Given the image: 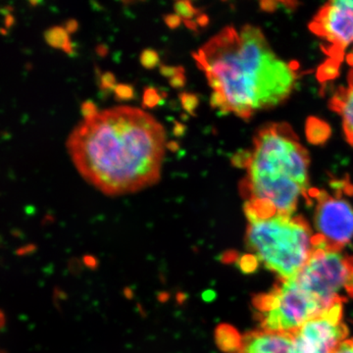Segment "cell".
I'll use <instances>...</instances> for the list:
<instances>
[{"mask_svg": "<svg viewBox=\"0 0 353 353\" xmlns=\"http://www.w3.org/2000/svg\"><path fill=\"white\" fill-rule=\"evenodd\" d=\"M166 134L153 116L131 106L97 112L70 134L79 173L106 196L132 194L161 176Z\"/></svg>", "mask_w": 353, "mask_h": 353, "instance_id": "6da1fadb", "label": "cell"}, {"mask_svg": "<svg viewBox=\"0 0 353 353\" xmlns=\"http://www.w3.org/2000/svg\"><path fill=\"white\" fill-rule=\"evenodd\" d=\"M194 58L212 88V108L243 120L289 99L297 80L296 67L280 59L252 25L224 28Z\"/></svg>", "mask_w": 353, "mask_h": 353, "instance_id": "7a4b0ae2", "label": "cell"}, {"mask_svg": "<svg viewBox=\"0 0 353 353\" xmlns=\"http://www.w3.org/2000/svg\"><path fill=\"white\" fill-rule=\"evenodd\" d=\"M234 160L246 169L240 190L248 221L294 216L301 199L311 203L310 157L289 125L261 128L252 152H241Z\"/></svg>", "mask_w": 353, "mask_h": 353, "instance_id": "3957f363", "label": "cell"}, {"mask_svg": "<svg viewBox=\"0 0 353 353\" xmlns=\"http://www.w3.org/2000/svg\"><path fill=\"white\" fill-rule=\"evenodd\" d=\"M245 243L252 256L281 280L296 276L315 250L307 222L294 215L248 221Z\"/></svg>", "mask_w": 353, "mask_h": 353, "instance_id": "277c9868", "label": "cell"}, {"mask_svg": "<svg viewBox=\"0 0 353 353\" xmlns=\"http://www.w3.org/2000/svg\"><path fill=\"white\" fill-rule=\"evenodd\" d=\"M260 328L273 333H294L325 309L297 280L296 276L281 280L266 294L253 299Z\"/></svg>", "mask_w": 353, "mask_h": 353, "instance_id": "5b68a950", "label": "cell"}, {"mask_svg": "<svg viewBox=\"0 0 353 353\" xmlns=\"http://www.w3.org/2000/svg\"><path fill=\"white\" fill-rule=\"evenodd\" d=\"M296 276L325 310L339 301L343 303L345 297H353V257L340 252L315 248Z\"/></svg>", "mask_w": 353, "mask_h": 353, "instance_id": "8992f818", "label": "cell"}, {"mask_svg": "<svg viewBox=\"0 0 353 353\" xmlns=\"http://www.w3.org/2000/svg\"><path fill=\"white\" fill-rule=\"evenodd\" d=\"M314 201L315 248L340 252L353 239V206L340 194L331 196L326 190L313 189Z\"/></svg>", "mask_w": 353, "mask_h": 353, "instance_id": "52a82bcc", "label": "cell"}, {"mask_svg": "<svg viewBox=\"0 0 353 353\" xmlns=\"http://www.w3.org/2000/svg\"><path fill=\"white\" fill-rule=\"evenodd\" d=\"M343 303L339 301L292 334L294 353H334L347 340Z\"/></svg>", "mask_w": 353, "mask_h": 353, "instance_id": "ba28073f", "label": "cell"}, {"mask_svg": "<svg viewBox=\"0 0 353 353\" xmlns=\"http://www.w3.org/2000/svg\"><path fill=\"white\" fill-rule=\"evenodd\" d=\"M310 28L330 44V54L338 59L353 44V1L340 0L325 4Z\"/></svg>", "mask_w": 353, "mask_h": 353, "instance_id": "9c48e42d", "label": "cell"}, {"mask_svg": "<svg viewBox=\"0 0 353 353\" xmlns=\"http://www.w3.org/2000/svg\"><path fill=\"white\" fill-rule=\"evenodd\" d=\"M234 353H294L290 334L250 332L241 336L240 347Z\"/></svg>", "mask_w": 353, "mask_h": 353, "instance_id": "30bf717a", "label": "cell"}, {"mask_svg": "<svg viewBox=\"0 0 353 353\" xmlns=\"http://www.w3.org/2000/svg\"><path fill=\"white\" fill-rule=\"evenodd\" d=\"M331 108L340 114L345 137L353 145V68L348 76L347 87L336 92L331 101Z\"/></svg>", "mask_w": 353, "mask_h": 353, "instance_id": "8fae6325", "label": "cell"}, {"mask_svg": "<svg viewBox=\"0 0 353 353\" xmlns=\"http://www.w3.org/2000/svg\"><path fill=\"white\" fill-rule=\"evenodd\" d=\"M44 39L51 48L63 50L68 54L73 53V44L70 39L69 32L65 30L64 27L54 26L46 30L44 32Z\"/></svg>", "mask_w": 353, "mask_h": 353, "instance_id": "7c38bea8", "label": "cell"}, {"mask_svg": "<svg viewBox=\"0 0 353 353\" xmlns=\"http://www.w3.org/2000/svg\"><path fill=\"white\" fill-rule=\"evenodd\" d=\"M218 345L221 350L228 353H234L240 347L241 338L236 334V330L225 326L221 327L217 334Z\"/></svg>", "mask_w": 353, "mask_h": 353, "instance_id": "4fadbf2b", "label": "cell"}, {"mask_svg": "<svg viewBox=\"0 0 353 353\" xmlns=\"http://www.w3.org/2000/svg\"><path fill=\"white\" fill-rule=\"evenodd\" d=\"M176 15L181 18V19L185 20V22H190L192 21V18L196 15L197 11L192 3L189 1H179L176 2L174 6Z\"/></svg>", "mask_w": 353, "mask_h": 353, "instance_id": "5bb4252c", "label": "cell"}, {"mask_svg": "<svg viewBox=\"0 0 353 353\" xmlns=\"http://www.w3.org/2000/svg\"><path fill=\"white\" fill-rule=\"evenodd\" d=\"M141 62L146 69H153L159 63V57L157 51L145 50L141 53Z\"/></svg>", "mask_w": 353, "mask_h": 353, "instance_id": "9a60e30c", "label": "cell"}, {"mask_svg": "<svg viewBox=\"0 0 353 353\" xmlns=\"http://www.w3.org/2000/svg\"><path fill=\"white\" fill-rule=\"evenodd\" d=\"M160 101V94H158L157 90L150 88L145 90V97H143V104L146 108H152L157 106Z\"/></svg>", "mask_w": 353, "mask_h": 353, "instance_id": "2e32d148", "label": "cell"}, {"mask_svg": "<svg viewBox=\"0 0 353 353\" xmlns=\"http://www.w3.org/2000/svg\"><path fill=\"white\" fill-rule=\"evenodd\" d=\"M115 92L116 97L119 101H129L134 97V90L132 87L127 85H118L114 88Z\"/></svg>", "mask_w": 353, "mask_h": 353, "instance_id": "e0dca14e", "label": "cell"}, {"mask_svg": "<svg viewBox=\"0 0 353 353\" xmlns=\"http://www.w3.org/2000/svg\"><path fill=\"white\" fill-rule=\"evenodd\" d=\"M181 101H182L183 106L185 110L189 112H194V109L197 106V99L196 95L183 94L181 95Z\"/></svg>", "mask_w": 353, "mask_h": 353, "instance_id": "ac0fdd59", "label": "cell"}, {"mask_svg": "<svg viewBox=\"0 0 353 353\" xmlns=\"http://www.w3.org/2000/svg\"><path fill=\"white\" fill-rule=\"evenodd\" d=\"M81 109H82L83 120L90 119V118L94 117L95 114L99 112V111H97V106L90 101L83 102Z\"/></svg>", "mask_w": 353, "mask_h": 353, "instance_id": "d6986e66", "label": "cell"}, {"mask_svg": "<svg viewBox=\"0 0 353 353\" xmlns=\"http://www.w3.org/2000/svg\"><path fill=\"white\" fill-rule=\"evenodd\" d=\"M101 85L103 88H108V90H112L115 88V77L111 73H105L101 77Z\"/></svg>", "mask_w": 353, "mask_h": 353, "instance_id": "ffe728a7", "label": "cell"}, {"mask_svg": "<svg viewBox=\"0 0 353 353\" xmlns=\"http://www.w3.org/2000/svg\"><path fill=\"white\" fill-rule=\"evenodd\" d=\"M334 353H353V339L343 341Z\"/></svg>", "mask_w": 353, "mask_h": 353, "instance_id": "44dd1931", "label": "cell"}, {"mask_svg": "<svg viewBox=\"0 0 353 353\" xmlns=\"http://www.w3.org/2000/svg\"><path fill=\"white\" fill-rule=\"evenodd\" d=\"M161 73L165 77L172 79L173 77L178 75V74L183 73V71L181 68H176V67L163 66L161 68Z\"/></svg>", "mask_w": 353, "mask_h": 353, "instance_id": "7402d4cb", "label": "cell"}, {"mask_svg": "<svg viewBox=\"0 0 353 353\" xmlns=\"http://www.w3.org/2000/svg\"><path fill=\"white\" fill-rule=\"evenodd\" d=\"M181 21L182 19L176 14V15H168L165 17V22L171 29H176V27H179L181 24Z\"/></svg>", "mask_w": 353, "mask_h": 353, "instance_id": "603a6c76", "label": "cell"}, {"mask_svg": "<svg viewBox=\"0 0 353 353\" xmlns=\"http://www.w3.org/2000/svg\"><path fill=\"white\" fill-rule=\"evenodd\" d=\"M185 82V76H183V73L178 74V75L173 77L171 79L170 83L173 87L175 88H181L183 87V83Z\"/></svg>", "mask_w": 353, "mask_h": 353, "instance_id": "cb8c5ba5", "label": "cell"}, {"mask_svg": "<svg viewBox=\"0 0 353 353\" xmlns=\"http://www.w3.org/2000/svg\"><path fill=\"white\" fill-rule=\"evenodd\" d=\"M78 23H77V21L75 20H69L68 22L65 24V30H66L67 32H76L77 30H78Z\"/></svg>", "mask_w": 353, "mask_h": 353, "instance_id": "d4e9b609", "label": "cell"}, {"mask_svg": "<svg viewBox=\"0 0 353 353\" xmlns=\"http://www.w3.org/2000/svg\"><path fill=\"white\" fill-rule=\"evenodd\" d=\"M3 324H4L3 315H2L1 313H0V329L2 328V326H3Z\"/></svg>", "mask_w": 353, "mask_h": 353, "instance_id": "484cf974", "label": "cell"}]
</instances>
